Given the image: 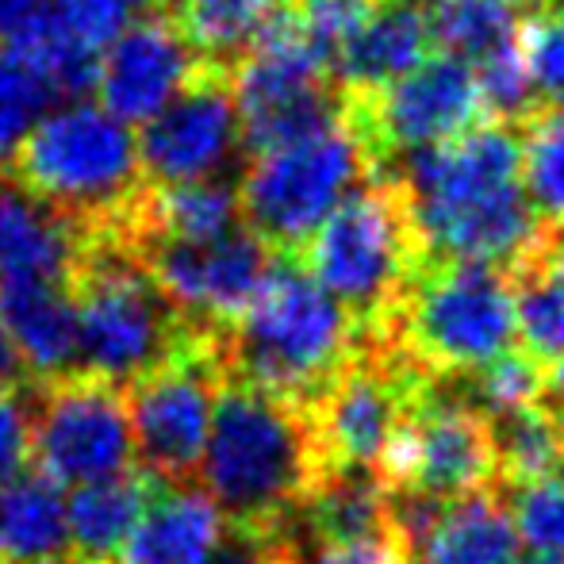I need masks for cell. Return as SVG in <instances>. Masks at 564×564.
I'll use <instances>...</instances> for the list:
<instances>
[{"instance_id":"cell-1","label":"cell","mask_w":564,"mask_h":564,"mask_svg":"<svg viewBox=\"0 0 564 564\" xmlns=\"http://www.w3.org/2000/svg\"><path fill=\"white\" fill-rule=\"evenodd\" d=\"M522 127L484 119L473 131L388 162L403 188L426 265L480 261L511 269L542 235L527 193Z\"/></svg>"},{"instance_id":"cell-2","label":"cell","mask_w":564,"mask_h":564,"mask_svg":"<svg viewBox=\"0 0 564 564\" xmlns=\"http://www.w3.org/2000/svg\"><path fill=\"white\" fill-rule=\"evenodd\" d=\"M323 473L307 408L227 377L200 465L204 491L227 527L253 534L289 530Z\"/></svg>"},{"instance_id":"cell-3","label":"cell","mask_w":564,"mask_h":564,"mask_svg":"<svg viewBox=\"0 0 564 564\" xmlns=\"http://www.w3.org/2000/svg\"><path fill=\"white\" fill-rule=\"evenodd\" d=\"M8 177L54 208L77 238H139L150 181L139 134L97 105H69L46 116L8 162Z\"/></svg>"},{"instance_id":"cell-4","label":"cell","mask_w":564,"mask_h":564,"mask_svg":"<svg viewBox=\"0 0 564 564\" xmlns=\"http://www.w3.org/2000/svg\"><path fill=\"white\" fill-rule=\"evenodd\" d=\"M357 341L361 335L346 307L292 253H276L265 289L224 330V365L230 380L312 408Z\"/></svg>"},{"instance_id":"cell-5","label":"cell","mask_w":564,"mask_h":564,"mask_svg":"<svg viewBox=\"0 0 564 564\" xmlns=\"http://www.w3.org/2000/svg\"><path fill=\"white\" fill-rule=\"evenodd\" d=\"M69 296L82 330V372L119 388L147 377L188 338V330L200 327L170 304L134 238L123 235L77 238Z\"/></svg>"},{"instance_id":"cell-6","label":"cell","mask_w":564,"mask_h":564,"mask_svg":"<svg viewBox=\"0 0 564 564\" xmlns=\"http://www.w3.org/2000/svg\"><path fill=\"white\" fill-rule=\"evenodd\" d=\"M296 261L338 300L361 338H380L426 265L403 188L392 173L365 181L319 224Z\"/></svg>"},{"instance_id":"cell-7","label":"cell","mask_w":564,"mask_h":564,"mask_svg":"<svg viewBox=\"0 0 564 564\" xmlns=\"http://www.w3.org/2000/svg\"><path fill=\"white\" fill-rule=\"evenodd\" d=\"M426 380H460L519 349L514 284L503 265L431 261L380 335Z\"/></svg>"},{"instance_id":"cell-8","label":"cell","mask_w":564,"mask_h":564,"mask_svg":"<svg viewBox=\"0 0 564 564\" xmlns=\"http://www.w3.org/2000/svg\"><path fill=\"white\" fill-rule=\"evenodd\" d=\"M377 173V162L341 116V123L312 139L246 158V173L238 177L242 219L276 253L296 258L323 219Z\"/></svg>"},{"instance_id":"cell-9","label":"cell","mask_w":564,"mask_h":564,"mask_svg":"<svg viewBox=\"0 0 564 564\" xmlns=\"http://www.w3.org/2000/svg\"><path fill=\"white\" fill-rule=\"evenodd\" d=\"M224 384V330L193 327L165 361L127 388L134 457L162 488L193 484L200 476Z\"/></svg>"},{"instance_id":"cell-10","label":"cell","mask_w":564,"mask_h":564,"mask_svg":"<svg viewBox=\"0 0 564 564\" xmlns=\"http://www.w3.org/2000/svg\"><path fill=\"white\" fill-rule=\"evenodd\" d=\"M377 473L388 491L426 496L438 503L480 496L499 476L496 434L449 380H431L415 395L411 415L403 419Z\"/></svg>"},{"instance_id":"cell-11","label":"cell","mask_w":564,"mask_h":564,"mask_svg":"<svg viewBox=\"0 0 564 564\" xmlns=\"http://www.w3.org/2000/svg\"><path fill=\"white\" fill-rule=\"evenodd\" d=\"M341 116L384 173L395 158L442 147L484 123L480 77L468 62L438 54L377 93H341Z\"/></svg>"},{"instance_id":"cell-12","label":"cell","mask_w":564,"mask_h":564,"mask_svg":"<svg viewBox=\"0 0 564 564\" xmlns=\"http://www.w3.org/2000/svg\"><path fill=\"white\" fill-rule=\"evenodd\" d=\"M134 460V423L127 388L93 372L35 384V468L54 484L82 488L127 473Z\"/></svg>"},{"instance_id":"cell-13","label":"cell","mask_w":564,"mask_h":564,"mask_svg":"<svg viewBox=\"0 0 564 564\" xmlns=\"http://www.w3.org/2000/svg\"><path fill=\"white\" fill-rule=\"evenodd\" d=\"M139 253L170 304L188 323L216 330L242 319L276 265V250L250 224L204 246L139 242Z\"/></svg>"},{"instance_id":"cell-14","label":"cell","mask_w":564,"mask_h":564,"mask_svg":"<svg viewBox=\"0 0 564 564\" xmlns=\"http://www.w3.org/2000/svg\"><path fill=\"white\" fill-rule=\"evenodd\" d=\"M242 150L235 105V69L208 66L139 131V158L150 185L208 181Z\"/></svg>"},{"instance_id":"cell-15","label":"cell","mask_w":564,"mask_h":564,"mask_svg":"<svg viewBox=\"0 0 564 564\" xmlns=\"http://www.w3.org/2000/svg\"><path fill=\"white\" fill-rule=\"evenodd\" d=\"M200 69V58L181 35L165 4L142 12L100 58L97 97L105 112L131 123H150Z\"/></svg>"},{"instance_id":"cell-16","label":"cell","mask_w":564,"mask_h":564,"mask_svg":"<svg viewBox=\"0 0 564 564\" xmlns=\"http://www.w3.org/2000/svg\"><path fill=\"white\" fill-rule=\"evenodd\" d=\"M0 319L28 357L35 384L82 372V330L69 284L0 281Z\"/></svg>"},{"instance_id":"cell-17","label":"cell","mask_w":564,"mask_h":564,"mask_svg":"<svg viewBox=\"0 0 564 564\" xmlns=\"http://www.w3.org/2000/svg\"><path fill=\"white\" fill-rule=\"evenodd\" d=\"M431 46L423 0H384L380 12L341 46L330 77L341 93H377L423 66Z\"/></svg>"},{"instance_id":"cell-18","label":"cell","mask_w":564,"mask_h":564,"mask_svg":"<svg viewBox=\"0 0 564 564\" xmlns=\"http://www.w3.org/2000/svg\"><path fill=\"white\" fill-rule=\"evenodd\" d=\"M74 261L77 230L0 173V281L69 284Z\"/></svg>"},{"instance_id":"cell-19","label":"cell","mask_w":564,"mask_h":564,"mask_svg":"<svg viewBox=\"0 0 564 564\" xmlns=\"http://www.w3.org/2000/svg\"><path fill=\"white\" fill-rule=\"evenodd\" d=\"M227 534L216 499L196 484L162 488L119 564H208Z\"/></svg>"},{"instance_id":"cell-20","label":"cell","mask_w":564,"mask_h":564,"mask_svg":"<svg viewBox=\"0 0 564 564\" xmlns=\"http://www.w3.org/2000/svg\"><path fill=\"white\" fill-rule=\"evenodd\" d=\"M0 564H82L62 484L43 468L0 484Z\"/></svg>"},{"instance_id":"cell-21","label":"cell","mask_w":564,"mask_h":564,"mask_svg":"<svg viewBox=\"0 0 564 564\" xmlns=\"http://www.w3.org/2000/svg\"><path fill=\"white\" fill-rule=\"evenodd\" d=\"M408 564H527L514 519L488 491L442 503L434 522L408 545Z\"/></svg>"},{"instance_id":"cell-22","label":"cell","mask_w":564,"mask_h":564,"mask_svg":"<svg viewBox=\"0 0 564 564\" xmlns=\"http://www.w3.org/2000/svg\"><path fill=\"white\" fill-rule=\"evenodd\" d=\"M162 484L142 468L82 484L69 499V534L82 564H119Z\"/></svg>"},{"instance_id":"cell-23","label":"cell","mask_w":564,"mask_h":564,"mask_svg":"<svg viewBox=\"0 0 564 564\" xmlns=\"http://www.w3.org/2000/svg\"><path fill=\"white\" fill-rule=\"evenodd\" d=\"M289 530L315 542H361L395 534L392 491L372 468H327Z\"/></svg>"},{"instance_id":"cell-24","label":"cell","mask_w":564,"mask_h":564,"mask_svg":"<svg viewBox=\"0 0 564 564\" xmlns=\"http://www.w3.org/2000/svg\"><path fill=\"white\" fill-rule=\"evenodd\" d=\"M181 35L208 66L235 69L292 0H170Z\"/></svg>"},{"instance_id":"cell-25","label":"cell","mask_w":564,"mask_h":564,"mask_svg":"<svg viewBox=\"0 0 564 564\" xmlns=\"http://www.w3.org/2000/svg\"><path fill=\"white\" fill-rule=\"evenodd\" d=\"M423 8L431 43L468 66L511 51L527 20L514 0H423Z\"/></svg>"},{"instance_id":"cell-26","label":"cell","mask_w":564,"mask_h":564,"mask_svg":"<svg viewBox=\"0 0 564 564\" xmlns=\"http://www.w3.org/2000/svg\"><path fill=\"white\" fill-rule=\"evenodd\" d=\"M542 238V235H538ZM514 327H519V349L534 357L542 369L564 365V281L553 273L538 253V242L514 261Z\"/></svg>"},{"instance_id":"cell-27","label":"cell","mask_w":564,"mask_h":564,"mask_svg":"<svg viewBox=\"0 0 564 564\" xmlns=\"http://www.w3.org/2000/svg\"><path fill=\"white\" fill-rule=\"evenodd\" d=\"M491 434H496L499 473L514 488L564 473V411L550 400L491 419Z\"/></svg>"},{"instance_id":"cell-28","label":"cell","mask_w":564,"mask_h":564,"mask_svg":"<svg viewBox=\"0 0 564 564\" xmlns=\"http://www.w3.org/2000/svg\"><path fill=\"white\" fill-rule=\"evenodd\" d=\"M449 384L457 388V395L468 408H476L491 423V419L514 415V411L542 403L545 392H550V369H542L522 349H511L499 361H491L488 369L473 372V377L449 380Z\"/></svg>"},{"instance_id":"cell-29","label":"cell","mask_w":564,"mask_h":564,"mask_svg":"<svg viewBox=\"0 0 564 564\" xmlns=\"http://www.w3.org/2000/svg\"><path fill=\"white\" fill-rule=\"evenodd\" d=\"M58 100L43 69L23 54L0 46V173L8 170L20 142L46 119V108Z\"/></svg>"},{"instance_id":"cell-30","label":"cell","mask_w":564,"mask_h":564,"mask_svg":"<svg viewBox=\"0 0 564 564\" xmlns=\"http://www.w3.org/2000/svg\"><path fill=\"white\" fill-rule=\"evenodd\" d=\"M519 54L545 112H564V0H550L519 28Z\"/></svg>"},{"instance_id":"cell-31","label":"cell","mask_w":564,"mask_h":564,"mask_svg":"<svg viewBox=\"0 0 564 564\" xmlns=\"http://www.w3.org/2000/svg\"><path fill=\"white\" fill-rule=\"evenodd\" d=\"M527 193L545 227H564V112H542L527 131Z\"/></svg>"},{"instance_id":"cell-32","label":"cell","mask_w":564,"mask_h":564,"mask_svg":"<svg viewBox=\"0 0 564 564\" xmlns=\"http://www.w3.org/2000/svg\"><path fill=\"white\" fill-rule=\"evenodd\" d=\"M511 519L530 553L564 557V473L514 488Z\"/></svg>"},{"instance_id":"cell-33","label":"cell","mask_w":564,"mask_h":564,"mask_svg":"<svg viewBox=\"0 0 564 564\" xmlns=\"http://www.w3.org/2000/svg\"><path fill=\"white\" fill-rule=\"evenodd\" d=\"M384 0H292V15L300 20L304 35L319 51L327 66H335L341 46L380 12Z\"/></svg>"},{"instance_id":"cell-34","label":"cell","mask_w":564,"mask_h":564,"mask_svg":"<svg viewBox=\"0 0 564 564\" xmlns=\"http://www.w3.org/2000/svg\"><path fill=\"white\" fill-rule=\"evenodd\" d=\"M62 23L93 51H108L142 12L154 8V0H54Z\"/></svg>"},{"instance_id":"cell-35","label":"cell","mask_w":564,"mask_h":564,"mask_svg":"<svg viewBox=\"0 0 564 564\" xmlns=\"http://www.w3.org/2000/svg\"><path fill=\"white\" fill-rule=\"evenodd\" d=\"M289 538V564H408V545L400 534L361 538V542H315L296 530Z\"/></svg>"},{"instance_id":"cell-36","label":"cell","mask_w":564,"mask_h":564,"mask_svg":"<svg viewBox=\"0 0 564 564\" xmlns=\"http://www.w3.org/2000/svg\"><path fill=\"white\" fill-rule=\"evenodd\" d=\"M35 457V388H0V484Z\"/></svg>"},{"instance_id":"cell-37","label":"cell","mask_w":564,"mask_h":564,"mask_svg":"<svg viewBox=\"0 0 564 564\" xmlns=\"http://www.w3.org/2000/svg\"><path fill=\"white\" fill-rule=\"evenodd\" d=\"M208 564H289V538H284V530L253 534V530L227 527L224 542H219Z\"/></svg>"},{"instance_id":"cell-38","label":"cell","mask_w":564,"mask_h":564,"mask_svg":"<svg viewBox=\"0 0 564 564\" xmlns=\"http://www.w3.org/2000/svg\"><path fill=\"white\" fill-rule=\"evenodd\" d=\"M0 388H35V372L4 319H0Z\"/></svg>"},{"instance_id":"cell-39","label":"cell","mask_w":564,"mask_h":564,"mask_svg":"<svg viewBox=\"0 0 564 564\" xmlns=\"http://www.w3.org/2000/svg\"><path fill=\"white\" fill-rule=\"evenodd\" d=\"M51 4L54 0H0V46H4L28 20L46 12Z\"/></svg>"},{"instance_id":"cell-40","label":"cell","mask_w":564,"mask_h":564,"mask_svg":"<svg viewBox=\"0 0 564 564\" xmlns=\"http://www.w3.org/2000/svg\"><path fill=\"white\" fill-rule=\"evenodd\" d=\"M538 253L542 261L553 269V273L564 281V227H542V238H538Z\"/></svg>"},{"instance_id":"cell-41","label":"cell","mask_w":564,"mask_h":564,"mask_svg":"<svg viewBox=\"0 0 564 564\" xmlns=\"http://www.w3.org/2000/svg\"><path fill=\"white\" fill-rule=\"evenodd\" d=\"M154 4H170V0H154Z\"/></svg>"}]
</instances>
